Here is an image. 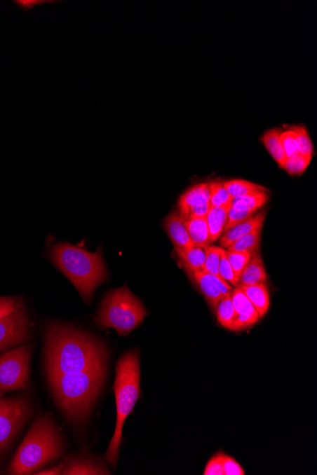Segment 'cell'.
<instances>
[{"label":"cell","instance_id":"cell-1","mask_svg":"<svg viewBox=\"0 0 317 475\" xmlns=\"http://www.w3.org/2000/svg\"><path fill=\"white\" fill-rule=\"evenodd\" d=\"M44 362L47 378L107 366L104 343L88 332L68 324L50 322L44 335Z\"/></svg>","mask_w":317,"mask_h":475},{"label":"cell","instance_id":"cell-2","mask_svg":"<svg viewBox=\"0 0 317 475\" xmlns=\"http://www.w3.org/2000/svg\"><path fill=\"white\" fill-rule=\"evenodd\" d=\"M107 366L48 378L53 399L69 422H84L97 401L107 376Z\"/></svg>","mask_w":317,"mask_h":475},{"label":"cell","instance_id":"cell-3","mask_svg":"<svg viewBox=\"0 0 317 475\" xmlns=\"http://www.w3.org/2000/svg\"><path fill=\"white\" fill-rule=\"evenodd\" d=\"M50 259L72 282L86 304L90 305L95 289L107 279L101 249L90 252L82 247L58 243L50 249Z\"/></svg>","mask_w":317,"mask_h":475},{"label":"cell","instance_id":"cell-4","mask_svg":"<svg viewBox=\"0 0 317 475\" xmlns=\"http://www.w3.org/2000/svg\"><path fill=\"white\" fill-rule=\"evenodd\" d=\"M63 453L64 443L55 421L49 415H41L34 421L13 456L8 474H34Z\"/></svg>","mask_w":317,"mask_h":475},{"label":"cell","instance_id":"cell-5","mask_svg":"<svg viewBox=\"0 0 317 475\" xmlns=\"http://www.w3.org/2000/svg\"><path fill=\"white\" fill-rule=\"evenodd\" d=\"M140 357L138 351L123 354L117 362L116 378L114 383L116 399L117 420L112 439L106 453V459L110 466L116 468L118 455L122 443L123 423L133 413L140 396Z\"/></svg>","mask_w":317,"mask_h":475},{"label":"cell","instance_id":"cell-6","mask_svg":"<svg viewBox=\"0 0 317 475\" xmlns=\"http://www.w3.org/2000/svg\"><path fill=\"white\" fill-rule=\"evenodd\" d=\"M147 314V308L128 287L112 289L102 301L96 324L102 329H114L120 336H128Z\"/></svg>","mask_w":317,"mask_h":475},{"label":"cell","instance_id":"cell-7","mask_svg":"<svg viewBox=\"0 0 317 475\" xmlns=\"http://www.w3.org/2000/svg\"><path fill=\"white\" fill-rule=\"evenodd\" d=\"M32 415V404L25 396L0 399V455L10 446Z\"/></svg>","mask_w":317,"mask_h":475},{"label":"cell","instance_id":"cell-8","mask_svg":"<svg viewBox=\"0 0 317 475\" xmlns=\"http://www.w3.org/2000/svg\"><path fill=\"white\" fill-rule=\"evenodd\" d=\"M31 348L20 346L0 356V391L23 390L29 386Z\"/></svg>","mask_w":317,"mask_h":475},{"label":"cell","instance_id":"cell-9","mask_svg":"<svg viewBox=\"0 0 317 475\" xmlns=\"http://www.w3.org/2000/svg\"><path fill=\"white\" fill-rule=\"evenodd\" d=\"M29 335V322L22 302L9 315L0 320V352L20 345Z\"/></svg>","mask_w":317,"mask_h":475},{"label":"cell","instance_id":"cell-10","mask_svg":"<svg viewBox=\"0 0 317 475\" xmlns=\"http://www.w3.org/2000/svg\"><path fill=\"white\" fill-rule=\"evenodd\" d=\"M191 278L214 310H216L217 305L222 298L232 294L233 288L231 284L222 280L219 276L205 273L204 270H198L193 273Z\"/></svg>","mask_w":317,"mask_h":475},{"label":"cell","instance_id":"cell-11","mask_svg":"<svg viewBox=\"0 0 317 475\" xmlns=\"http://www.w3.org/2000/svg\"><path fill=\"white\" fill-rule=\"evenodd\" d=\"M234 308H235V319L232 326L233 331H241L254 326L259 320V313L248 298L241 291L240 287L236 286L231 294Z\"/></svg>","mask_w":317,"mask_h":475},{"label":"cell","instance_id":"cell-12","mask_svg":"<svg viewBox=\"0 0 317 475\" xmlns=\"http://www.w3.org/2000/svg\"><path fill=\"white\" fill-rule=\"evenodd\" d=\"M63 464L64 475H109L110 471L103 462L91 456L79 455L67 457Z\"/></svg>","mask_w":317,"mask_h":475},{"label":"cell","instance_id":"cell-13","mask_svg":"<svg viewBox=\"0 0 317 475\" xmlns=\"http://www.w3.org/2000/svg\"><path fill=\"white\" fill-rule=\"evenodd\" d=\"M163 228L173 243L176 251L195 246L185 227L184 217L180 213H172L163 221Z\"/></svg>","mask_w":317,"mask_h":475},{"label":"cell","instance_id":"cell-14","mask_svg":"<svg viewBox=\"0 0 317 475\" xmlns=\"http://www.w3.org/2000/svg\"><path fill=\"white\" fill-rule=\"evenodd\" d=\"M209 203V182L196 184L181 195L178 201L180 214L187 216L188 212L198 206Z\"/></svg>","mask_w":317,"mask_h":475},{"label":"cell","instance_id":"cell-15","mask_svg":"<svg viewBox=\"0 0 317 475\" xmlns=\"http://www.w3.org/2000/svg\"><path fill=\"white\" fill-rule=\"evenodd\" d=\"M264 220V213H260L255 214L251 219H247L246 221L241 222V223L230 228L227 232L222 233V236L219 238L220 245L224 247V248H229L231 244L235 242L241 236L251 233L252 230L262 229Z\"/></svg>","mask_w":317,"mask_h":475},{"label":"cell","instance_id":"cell-16","mask_svg":"<svg viewBox=\"0 0 317 475\" xmlns=\"http://www.w3.org/2000/svg\"><path fill=\"white\" fill-rule=\"evenodd\" d=\"M178 254L182 267L189 277H192L193 273L198 270H203L205 263L206 254L203 248L198 246L190 247L184 249L176 251Z\"/></svg>","mask_w":317,"mask_h":475},{"label":"cell","instance_id":"cell-17","mask_svg":"<svg viewBox=\"0 0 317 475\" xmlns=\"http://www.w3.org/2000/svg\"><path fill=\"white\" fill-rule=\"evenodd\" d=\"M238 286L256 308L259 319H262L270 308V296H269L267 286L264 283L251 284V286H247V284H238Z\"/></svg>","mask_w":317,"mask_h":475},{"label":"cell","instance_id":"cell-18","mask_svg":"<svg viewBox=\"0 0 317 475\" xmlns=\"http://www.w3.org/2000/svg\"><path fill=\"white\" fill-rule=\"evenodd\" d=\"M267 280L264 265H263L262 257L257 252L252 254L251 259L247 263L245 268H243L240 277L238 284H263Z\"/></svg>","mask_w":317,"mask_h":475},{"label":"cell","instance_id":"cell-19","mask_svg":"<svg viewBox=\"0 0 317 475\" xmlns=\"http://www.w3.org/2000/svg\"><path fill=\"white\" fill-rule=\"evenodd\" d=\"M231 206L224 207H210L206 214L209 230V242L214 243L219 240L224 232L225 224L227 221L228 210Z\"/></svg>","mask_w":317,"mask_h":475},{"label":"cell","instance_id":"cell-20","mask_svg":"<svg viewBox=\"0 0 317 475\" xmlns=\"http://www.w3.org/2000/svg\"><path fill=\"white\" fill-rule=\"evenodd\" d=\"M184 223L195 246L204 248V247L210 245L208 221L204 217L184 219Z\"/></svg>","mask_w":317,"mask_h":475},{"label":"cell","instance_id":"cell-21","mask_svg":"<svg viewBox=\"0 0 317 475\" xmlns=\"http://www.w3.org/2000/svg\"><path fill=\"white\" fill-rule=\"evenodd\" d=\"M260 142H262L263 146H265L267 151L272 156L274 160L281 166L284 160H286V156H285L281 141V131L276 130V128L266 131L260 137Z\"/></svg>","mask_w":317,"mask_h":475},{"label":"cell","instance_id":"cell-22","mask_svg":"<svg viewBox=\"0 0 317 475\" xmlns=\"http://www.w3.org/2000/svg\"><path fill=\"white\" fill-rule=\"evenodd\" d=\"M224 185L232 198L244 197V195L254 194V193L267 191V189L262 185L244 181V179H232V181L224 182Z\"/></svg>","mask_w":317,"mask_h":475},{"label":"cell","instance_id":"cell-23","mask_svg":"<svg viewBox=\"0 0 317 475\" xmlns=\"http://www.w3.org/2000/svg\"><path fill=\"white\" fill-rule=\"evenodd\" d=\"M267 200V191L257 192L244 195V197L233 198L231 207L236 209V210L257 211L265 205Z\"/></svg>","mask_w":317,"mask_h":475},{"label":"cell","instance_id":"cell-24","mask_svg":"<svg viewBox=\"0 0 317 475\" xmlns=\"http://www.w3.org/2000/svg\"><path fill=\"white\" fill-rule=\"evenodd\" d=\"M260 233H262V229H257L251 233H246V235L236 240L235 242L231 244L228 249L234 252L255 254L259 249Z\"/></svg>","mask_w":317,"mask_h":475},{"label":"cell","instance_id":"cell-25","mask_svg":"<svg viewBox=\"0 0 317 475\" xmlns=\"http://www.w3.org/2000/svg\"><path fill=\"white\" fill-rule=\"evenodd\" d=\"M233 198L225 189L224 182H209V203L211 207L231 206Z\"/></svg>","mask_w":317,"mask_h":475},{"label":"cell","instance_id":"cell-26","mask_svg":"<svg viewBox=\"0 0 317 475\" xmlns=\"http://www.w3.org/2000/svg\"><path fill=\"white\" fill-rule=\"evenodd\" d=\"M217 318L219 323L225 329L232 330L235 308H234L231 294L227 295L220 301L216 308Z\"/></svg>","mask_w":317,"mask_h":475},{"label":"cell","instance_id":"cell-27","mask_svg":"<svg viewBox=\"0 0 317 475\" xmlns=\"http://www.w3.org/2000/svg\"><path fill=\"white\" fill-rule=\"evenodd\" d=\"M313 157L309 156H303L297 153V154L292 156V157L286 158L283 163L281 165V168L286 171L289 175L299 176L304 173L306 169L310 165Z\"/></svg>","mask_w":317,"mask_h":475},{"label":"cell","instance_id":"cell-28","mask_svg":"<svg viewBox=\"0 0 317 475\" xmlns=\"http://www.w3.org/2000/svg\"><path fill=\"white\" fill-rule=\"evenodd\" d=\"M203 249L205 251L206 257L203 270L220 277L219 267L220 259H222V249L224 248L209 245L204 247Z\"/></svg>","mask_w":317,"mask_h":475},{"label":"cell","instance_id":"cell-29","mask_svg":"<svg viewBox=\"0 0 317 475\" xmlns=\"http://www.w3.org/2000/svg\"><path fill=\"white\" fill-rule=\"evenodd\" d=\"M292 128L295 134V138H297V153L303 156L313 157V144L305 126H292Z\"/></svg>","mask_w":317,"mask_h":475},{"label":"cell","instance_id":"cell-30","mask_svg":"<svg viewBox=\"0 0 317 475\" xmlns=\"http://www.w3.org/2000/svg\"><path fill=\"white\" fill-rule=\"evenodd\" d=\"M252 254H248V252H238L225 249V256L227 257L228 262H229L233 272L238 278L241 277V273H243L247 263L251 259Z\"/></svg>","mask_w":317,"mask_h":475},{"label":"cell","instance_id":"cell-31","mask_svg":"<svg viewBox=\"0 0 317 475\" xmlns=\"http://www.w3.org/2000/svg\"><path fill=\"white\" fill-rule=\"evenodd\" d=\"M220 277L230 284L231 286L236 287L240 283V278L233 272L232 268L225 256V249H222V259H220L219 267Z\"/></svg>","mask_w":317,"mask_h":475},{"label":"cell","instance_id":"cell-32","mask_svg":"<svg viewBox=\"0 0 317 475\" xmlns=\"http://www.w3.org/2000/svg\"><path fill=\"white\" fill-rule=\"evenodd\" d=\"M256 213L257 211L236 210V209L230 207L229 210H228L227 221V224H225L224 232H227L230 228L236 226V225L240 224L241 222L246 221L247 219H251Z\"/></svg>","mask_w":317,"mask_h":475},{"label":"cell","instance_id":"cell-33","mask_svg":"<svg viewBox=\"0 0 317 475\" xmlns=\"http://www.w3.org/2000/svg\"><path fill=\"white\" fill-rule=\"evenodd\" d=\"M281 141L286 158L292 157L297 153V142L292 128L281 131Z\"/></svg>","mask_w":317,"mask_h":475},{"label":"cell","instance_id":"cell-34","mask_svg":"<svg viewBox=\"0 0 317 475\" xmlns=\"http://www.w3.org/2000/svg\"><path fill=\"white\" fill-rule=\"evenodd\" d=\"M222 462L224 467V475H244L243 469L235 459L222 453Z\"/></svg>","mask_w":317,"mask_h":475},{"label":"cell","instance_id":"cell-35","mask_svg":"<svg viewBox=\"0 0 317 475\" xmlns=\"http://www.w3.org/2000/svg\"><path fill=\"white\" fill-rule=\"evenodd\" d=\"M204 475H224V467L222 462V453H217L214 457H212L205 469L203 471Z\"/></svg>","mask_w":317,"mask_h":475},{"label":"cell","instance_id":"cell-36","mask_svg":"<svg viewBox=\"0 0 317 475\" xmlns=\"http://www.w3.org/2000/svg\"><path fill=\"white\" fill-rule=\"evenodd\" d=\"M20 301L15 297H0V320L17 308Z\"/></svg>","mask_w":317,"mask_h":475},{"label":"cell","instance_id":"cell-37","mask_svg":"<svg viewBox=\"0 0 317 475\" xmlns=\"http://www.w3.org/2000/svg\"><path fill=\"white\" fill-rule=\"evenodd\" d=\"M56 1H47V0H31V1H27V0H24V1H20V0H18V1H15V4L18 5V7L20 8L21 10L25 11H29L32 9V8L34 6H39V5H44V4H55Z\"/></svg>","mask_w":317,"mask_h":475},{"label":"cell","instance_id":"cell-38","mask_svg":"<svg viewBox=\"0 0 317 475\" xmlns=\"http://www.w3.org/2000/svg\"><path fill=\"white\" fill-rule=\"evenodd\" d=\"M34 474L39 475H60L63 474V464L60 465L52 467V468L48 469H43V471H37L34 472Z\"/></svg>","mask_w":317,"mask_h":475},{"label":"cell","instance_id":"cell-39","mask_svg":"<svg viewBox=\"0 0 317 475\" xmlns=\"http://www.w3.org/2000/svg\"><path fill=\"white\" fill-rule=\"evenodd\" d=\"M4 392L0 391V399H2V396H4Z\"/></svg>","mask_w":317,"mask_h":475}]
</instances>
